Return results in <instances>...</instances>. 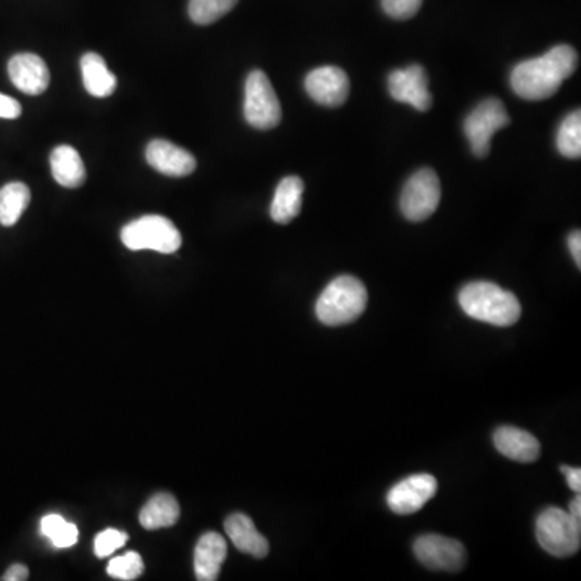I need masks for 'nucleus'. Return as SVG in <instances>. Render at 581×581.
<instances>
[{
	"label": "nucleus",
	"mask_w": 581,
	"mask_h": 581,
	"mask_svg": "<svg viewBox=\"0 0 581 581\" xmlns=\"http://www.w3.org/2000/svg\"><path fill=\"white\" fill-rule=\"evenodd\" d=\"M577 65L575 49L561 44L538 59L519 63L510 76V84L522 99L544 101L561 89L562 83L575 73Z\"/></svg>",
	"instance_id": "obj_1"
},
{
	"label": "nucleus",
	"mask_w": 581,
	"mask_h": 581,
	"mask_svg": "<svg viewBox=\"0 0 581 581\" xmlns=\"http://www.w3.org/2000/svg\"><path fill=\"white\" fill-rule=\"evenodd\" d=\"M459 304L469 317L494 327H512L522 315L519 299L488 281H475L462 288Z\"/></svg>",
	"instance_id": "obj_2"
},
{
	"label": "nucleus",
	"mask_w": 581,
	"mask_h": 581,
	"mask_svg": "<svg viewBox=\"0 0 581 581\" xmlns=\"http://www.w3.org/2000/svg\"><path fill=\"white\" fill-rule=\"evenodd\" d=\"M368 293L364 283L354 276H338L318 297L315 312L323 325L341 327L364 314Z\"/></svg>",
	"instance_id": "obj_3"
},
{
	"label": "nucleus",
	"mask_w": 581,
	"mask_h": 581,
	"mask_svg": "<svg viewBox=\"0 0 581 581\" xmlns=\"http://www.w3.org/2000/svg\"><path fill=\"white\" fill-rule=\"evenodd\" d=\"M536 538L551 556H573L580 549L581 522L573 519L567 510L549 507L536 520Z\"/></svg>",
	"instance_id": "obj_4"
},
{
	"label": "nucleus",
	"mask_w": 581,
	"mask_h": 581,
	"mask_svg": "<svg viewBox=\"0 0 581 581\" xmlns=\"http://www.w3.org/2000/svg\"><path fill=\"white\" fill-rule=\"evenodd\" d=\"M122 241L131 251L149 249L160 254H173L181 247L180 231L162 215H146L128 223Z\"/></svg>",
	"instance_id": "obj_5"
},
{
	"label": "nucleus",
	"mask_w": 581,
	"mask_h": 581,
	"mask_svg": "<svg viewBox=\"0 0 581 581\" xmlns=\"http://www.w3.org/2000/svg\"><path fill=\"white\" fill-rule=\"evenodd\" d=\"M244 117L257 130H272L281 122V105L268 76L254 70L244 89Z\"/></svg>",
	"instance_id": "obj_6"
},
{
	"label": "nucleus",
	"mask_w": 581,
	"mask_h": 581,
	"mask_svg": "<svg viewBox=\"0 0 581 581\" xmlns=\"http://www.w3.org/2000/svg\"><path fill=\"white\" fill-rule=\"evenodd\" d=\"M510 117L506 105L499 99H486L478 104L464 123V133L469 139L473 154L483 159L490 154L491 138L496 131L509 125Z\"/></svg>",
	"instance_id": "obj_7"
},
{
	"label": "nucleus",
	"mask_w": 581,
	"mask_h": 581,
	"mask_svg": "<svg viewBox=\"0 0 581 581\" xmlns=\"http://www.w3.org/2000/svg\"><path fill=\"white\" fill-rule=\"evenodd\" d=\"M441 201V183L430 168L412 175L401 196V210L410 222H423L435 214Z\"/></svg>",
	"instance_id": "obj_8"
},
{
	"label": "nucleus",
	"mask_w": 581,
	"mask_h": 581,
	"mask_svg": "<svg viewBox=\"0 0 581 581\" xmlns=\"http://www.w3.org/2000/svg\"><path fill=\"white\" fill-rule=\"evenodd\" d=\"M414 552L425 567L441 572H459L467 562L464 544L448 536H420L414 543Z\"/></svg>",
	"instance_id": "obj_9"
},
{
	"label": "nucleus",
	"mask_w": 581,
	"mask_h": 581,
	"mask_svg": "<svg viewBox=\"0 0 581 581\" xmlns=\"http://www.w3.org/2000/svg\"><path fill=\"white\" fill-rule=\"evenodd\" d=\"M388 88L394 101L412 105L418 112H427L433 105L428 75L420 65L394 70L389 75Z\"/></svg>",
	"instance_id": "obj_10"
},
{
	"label": "nucleus",
	"mask_w": 581,
	"mask_h": 581,
	"mask_svg": "<svg viewBox=\"0 0 581 581\" xmlns=\"http://www.w3.org/2000/svg\"><path fill=\"white\" fill-rule=\"evenodd\" d=\"M438 490V481L433 475L420 473L399 481L388 493L389 509L399 515L414 514L430 501Z\"/></svg>",
	"instance_id": "obj_11"
},
{
	"label": "nucleus",
	"mask_w": 581,
	"mask_h": 581,
	"mask_svg": "<svg viewBox=\"0 0 581 581\" xmlns=\"http://www.w3.org/2000/svg\"><path fill=\"white\" fill-rule=\"evenodd\" d=\"M306 89L317 104L339 107L347 101L351 83L341 68L320 67L307 75Z\"/></svg>",
	"instance_id": "obj_12"
},
{
	"label": "nucleus",
	"mask_w": 581,
	"mask_h": 581,
	"mask_svg": "<svg viewBox=\"0 0 581 581\" xmlns=\"http://www.w3.org/2000/svg\"><path fill=\"white\" fill-rule=\"evenodd\" d=\"M146 160L154 170L173 178L191 175L197 167L196 159L191 152L165 139H155L149 143Z\"/></svg>",
	"instance_id": "obj_13"
},
{
	"label": "nucleus",
	"mask_w": 581,
	"mask_h": 581,
	"mask_svg": "<svg viewBox=\"0 0 581 581\" xmlns=\"http://www.w3.org/2000/svg\"><path fill=\"white\" fill-rule=\"evenodd\" d=\"M9 76L15 88L30 96H39L51 83L46 62L39 55L28 52L13 55L9 62Z\"/></svg>",
	"instance_id": "obj_14"
},
{
	"label": "nucleus",
	"mask_w": 581,
	"mask_h": 581,
	"mask_svg": "<svg viewBox=\"0 0 581 581\" xmlns=\"http://www.w3.org/2000/svg\"><path fill=\"white\" fill-rule=\"evenodd\" d=\"M228 548L222 535L210 531L201 536L194 549V573L197 580L215 581L220 575Z\"/></svg>",
	"instance_id": "obj_15"
},
{
	"label": "nucleus",
	"mask_w": 581,
	"mask_h": 581,
	"mask_svg": "<svg viewBox=\"0 0 581 581\" xmlns=\"http://www.w3.org/2000/svg\"><path fill=\"white\" fill-rule=\"evenodd\" d=\"M494 446L502 456L515 462H535L540 457V441L528 431L501 427L494 433Z\"/></svg>",
	"instance_id": "obj_16"
},
{
	"label": "nucleus",
	"mask_w": 581,
	"mask_h": 581,
	"mask_svg": "<svg viewBox=\"0 0 581 581\" xmlns=\"http://www.w3.org/2000/svg\"><path fill=\"white\" fill-rule=\"evenodd\" d=\"M226 535L235 544L236 549L255 557V559H264L268 556L270 546L267 538L260 535L254 522L247 515L233 514L225 522Z\"/></svg>",
	"instance_id": "obj_17"
},
{
	"label": "nucleus",
	"mask_w": 581,
	"mask_h": 581,
	"mask_svg": "<svg viewBox=\"0 0 581 581\" xmlns=\"http://www.w3.org/2000/svg\"><path fill=\"white\" fill-rule=\"evenodd\" d=\"M302 196H304V181L299 176H288L281 180L273 197L270 215L273 222L288 225L297 215L301 214Z\"/></svg>",
	"instance_id": "obj_18"
},
{
	"label": "nucleus",
	"mask_w": 581,
	"mask_h": 581,
	"mask_svg": "<svg viewBox=\"0 0 581 581\" xmlns=\"http://www.w3.org/2000/svg\"><path fill=\"white\" fill-rule=\"evenodd\" d=\"M51 170L54 180L63 188H80L86 181V168L75 147H55L51 154Z\"/></svg>",
	"instance_id": "obj_19"
},
{
	"label": "nucleus",
	"mask_w": 581,
	"mask_h": 581,
	"mask_svg": "<svg viewBox=\"0 0 581 581\" xmlns=\"http://www.w3.org/2000/svg\"><path fill=\"white\" fill-rule=\"evenodd\" d=\"M81 73L86 91L94 97H109L117 88V78L110 72L107 63L96 52H88L81 59Z\"/></svg>",
	"instance_id": "obj_20"
},
{
	"label": "nucleus",
	"mask_w": 581,
	"mask_h": 581,
	"mask_svg": "<svg viewBox=\"0 0 581 581\" xmlns=\"http://www.w3.org/2000/svg\"><path fill=\"white\" fill-rule=\"evenodd\" d=\"M180 519V506L172 494L159 493L149 499L139 514V522L146 530L173 527Z\"/></svg>",
	"instance_id": "obj_21"
},
{
	"label": "nucleus",
	"mask_w": 581,
	"mask_h": 581,
	"mask_svg": "<svg viewBox=\"0 0 581 581\" xmlns=\"http://www.w3.org/2000/svg\"><path fill=\"white\" fill-rule=\"evenodd\" d=\"M31 202V191L25 183L5 184L0 189V225L13 226Z\"/></svg>",
	"instance_id": "obj_22"
},
{
	"label": "nucleus",
	"mask_w": 581,
	"mask_h": 581,
	"mask_svg": "<svg viewBox=\"0 0 581 581\" xmlns=\"http://www.w3.org/2000/svg\"><path fill=\"white\" fill-rule=\"evenodd\" d=\"M42 535L51 540L55 548H72L78 541V528L60 515H46L41 520Z\"/></svg>",
	"instance_id": "obj_23"
},
{
	"label": "nucleus",
	"mask_w": 581,
	"mask_h": 581,
	"mask_svg": "<svg viewBox=\"0 0 581 581\" xmlns=\"http://www.w3.org/2000/svg\"><path fill=\"white\" fill-rule=\"evenodd\" d=\"M239 0H189V17L197 25H212L235 9Z\"/></svg>",
	"instance_id": "obj_24"
},
{
	"label": "nucleus",
	"mask_w": 581,
	"mask_h": 581,
	"mask_svg": "<svg viewBox=\"0 0 581 581\" xmlns=\"http://www.w3.org/2000/svg\"><path fill=\"white\" fill-rule=\"evenodd\" d=\"M557 149L567 159H578L581 155V112L570 113L562 122L557 133Z\"/></svg>",
	"instance_id": "obj_25"
},
{
	"label": "nucleus",
	"mask_w": 581,
	"mask_h": 581,
	"mask_svg": "<svg viewBox=\"0 0 581 581\" xmlns=\"http://www.w3.org/2000/svg\"><path fill=\"white\" fill-rule=\"evenodd\" d=\"M144 572L143 557L138 552H126L125 556L115 557L107 567V573L115 580L131 581Z\"/></svg>",
	"instance_id": "obj_26"
},
{
	"label": "nucleus",
	"mask_w": 581,
	"mask_h": 581,
	"mask_svg": "<svg viewBox=\"0 0 581 581\" xmlns=\"http://www.w3.org/2000/svg\"><path fill=\"white\" fill-rule=\"evenodd\" d=\"M126 541H128V535L125 531L110 530L102 531L96 536V541H94V552H96L97 557L110 556L113 552L117 551L118 548L125 546Z\"/></svg>",
	"instance_id": "obj_27"
},
{
	"label": "nucleus",
	"mask_w": 581,
	"mask_h": 581,
	"mask_svg": "<svg viewBox=\"0 0 581 581\" xmlns=\"http://www.w3.org/2000/svg\"><path fill=\"white\" fill-rule=\"evenodd\" d=\"M423 0H381L383 9L394 20H409L422 7Z\"/></svg>",
	"instance_id": "obj_28"
},
{
	"label": "nucleus",
	"mask_w": 581,
	"mask_h": 581,
	"mask_svg": "<svg viewBox=\"0 0 581 581\" xmlns=\"http://www.w3.org/2000/svg\"><path fill=\"white\" fill-rule=\"evenodd\" d=\"M21 115L20 102L15 101L12 97L0 94V118L5 120H15Z\"/></svg>",
	"instance_id": "obj_29"
},
{
	"label": "nucleus",
	"mask_w": 581,
	"mask_h": 581,
	"mask_svg": "<svg viewBox=\"0 0 581 581\" xmlns=\"http://www.w3.org/2000/svg\"><path fill=\"white\" fill-rule=\"evenodd\" d=\"M30 577V570L23 564H13L7 572H5V581H25Z\"/></svg>",
	"instance_id": "obj_30"
},
{
	"label": "nucleus",
	"mask_w": 581,
	"mask_h": 581,
	"mask_svg": "<svg viewBox=\"0 0 581 581\" xmlns=\"http://www.w3.org/2000/svg\"><path fill=\"white\" fill-rule=\"evenodd\" d=\"M562 473L567 477V483H569L570 488H572L575 493H580L581 491V470L573 469V467H561Z\"/></svg>",
	"instance_id": "obj_31"
},
{
	"label": "nucleus",
	"mask_w": 581,
	"mask_h": 581,
	"mask_svg": "<svg viewBox=\"0 0 581 581\" xmlns=\"http://www.w3.org/2000/svg\"><path fill=\"white\" fill-rule=\"evenodd\" d=\"M569 249L572 252L573 260L577 267H581V233L580 231H573L572 235L569 236Z\"/></svg>",
	"instance_id": "obj_32"
},
{
	"label": "nucleus",
	"mask_w": 581,
	"mask_h": 581,
	"mask_svg": "<svg viewBox=\"0 0 581 581\" xmlns=\"http://www.w3.org/2000/svg\"><path fill=\"white\" fill-rule=\"evenodd\" d=\"M570 515H572L573 519L578 520L581 522V498L577 496V498L573 499L570 502L569 510H567Z\"/></svg>",
	"instance_id": "obj_33"
}]
</instances>
